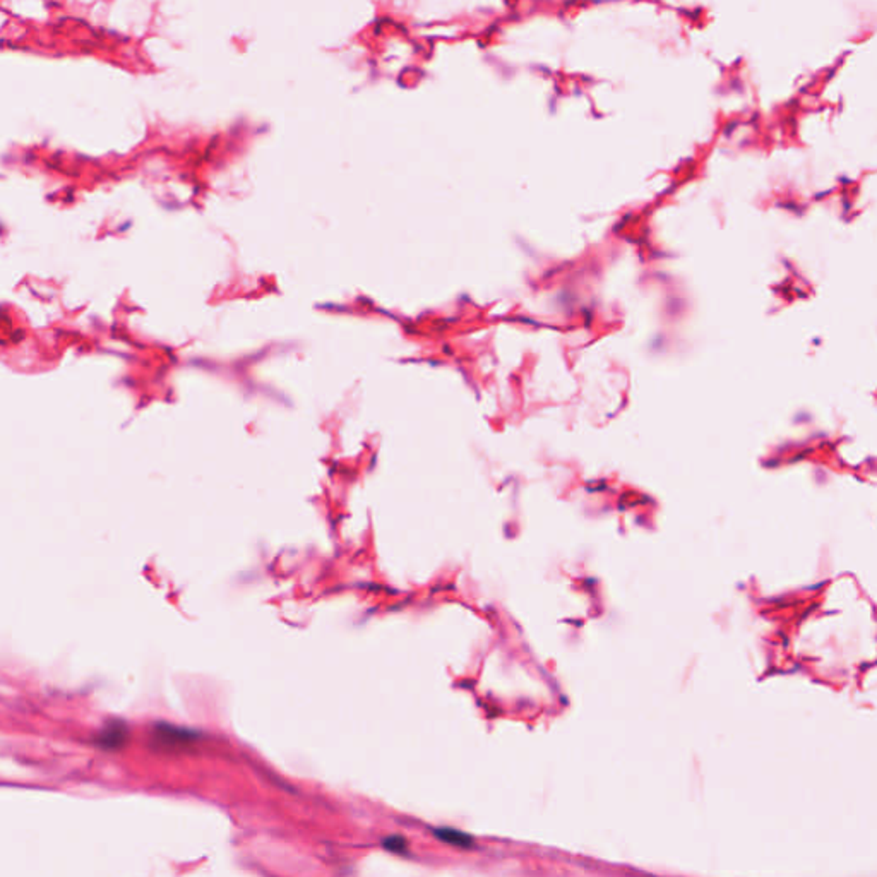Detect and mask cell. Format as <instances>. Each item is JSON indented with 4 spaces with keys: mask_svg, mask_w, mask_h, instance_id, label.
Segmentation results:
<instances>
[{
    "mask_svg": "<svg viewBox=\"0 0 877 877\" xmlns=\"http://www.w3.org/2000/svg\"><path fill=\"white\" fill-rule=\"evenodd\" d=\"M129 740V728L124 721H110L94 737V744L105 751H120Z\"/></svg>",
    "mask_w": 877,
    "mask_h": 877,
    "instance_id": "6da1fadb",
    "label": "cell"
},
{
    "mask_svg": "<svg viewBox=\"0 0 877 877\" xmlns=\"http://www.w3.org/2000/svg\"><path fill=\"white\" fill-rule=\"evenodd\" d=\"M384 847H386V850L392 851V854H404L408 848L407 839H403L401 836H389L387 839H384Z\"/></svg>",
    "mask_w": 877,
    "mask_h": 877,
    "instance_id": "277c9868",
    "label": "cell"
},
{
    "mask_svg": "<svg viewBox=\"0 0 877 877\" xmlns=\"http://www.w3.org/2000/svg\"><path fill=\"white\" fill-rule=\"evenodd\" d=\"M434 834H436L441 842H446L454 847L470 848L471 845H473L471 836H468L466 833H461V831H458V830H453V827H438V830H434Z\"/></svg>",
    "mask_w": 877,
    "mask_h": 877,
    "instance_id": "3957f363",
    "label": "cell"
},
{
    "mask_svg": "<svg viewBox=\"0 0 877 877\" xmlns=\"http://www.w3.org/2000/svg\"><path fill=\"white\" fill-rule=\"evenodd\" d=\"M192 740H194V733L174 727V725L159 723L153 730V742L158 747L163 749L183 747V745L191 744Z\"/></svg>",
    "mask_w": 877,
    "mask_h": 877,
    "instance_id": "7a4b0ae2",
    "label": "cell"
}]
</instances>
